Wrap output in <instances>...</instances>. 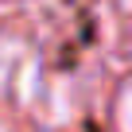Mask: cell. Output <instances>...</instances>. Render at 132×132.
Segmentation results:
<instances>
[{"instance_id": "1", "label": "cell", "mask_w": 132, "mask_h": 132, "mask_svg": "<svg viewBox=\"0 0 132 132\" xmlns=\"http://www.w3.org/2000/svg\"><path fill=\"white\" fill-rule=\"evenodd\" d=\"M117 124H120V132H132V82L124 86V93H120V105H117Z\"/></svg>"}, {"instance_id": "2", "label": "cell", "mask_w": 132, "mask_h": 132, "mask_svg": "<svg viewBox=\"0 0 132 132\" xmlns=\"http://www.w3.org/2000/svg\"><path fill=\"white\" fill-rule=\"evenodd\" d=\"M20 58V47L16 43H0V82H4V74H8V66Z\"/></svg>"}, {"instance_id": "3", "label": "cell", "mask_w": 132, "mask_h": 132, "mask_svg": "<svg viewBox=\"0 0 132 132\" xmlns=\"http://www.w3.org/2000/svg\"><path fill=\"white\" fill-rule=\"evenodd\" d=\"M124 4H128V8H132V0H124Z\"/></svg>"}]
</instances>
